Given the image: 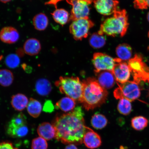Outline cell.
I'll return each instance as SVG.
<instances>
[{
	"mask_svg": "<svg viewBox=\"0 0 149 149\" xmlns=\"http://www.w3.org/2000/svg\"><path fill=\"white\" fill-rule=\"evenodd\" d=\"M84 115L81 107H78L69 113L56 117L53 123L56 139L64 144H81L87 128Z\"/></svg>",
	"mask_w": 149,
	"mask_h": 149,
	"instance_id": "1",
	"label": "cell"
},
{
	"mask_svg": "<svg viewBox=\"0 0 149 149\" xmlns=\"http://www.w3.org/2000/svg\"><path fill=\"white\" fill-rule=\"evenodd\" d=\"M83 88L81 103L87 110L95 109L105 103L108 96L107 89L99 84L97 80L88 78L82 82Z\"/></svg>",
	"mask_w": 149,
	"mask_h": 149,
	"instance_id": "2",
	"label": "cell"
},
{
	"mask_svg": "<svg viewBox=\"0 0 149 149\" xmlns=\"http://www.w3.org/2000/svg\"><path fill=\"white\" fill-rule=\"evenodd\" d=\"M128 20L125 10H117L113 17L107 18L102 23L98 33L113 37H123L126 34L129 25Z\"/></svg>",
	"mask_w": 149,
	"mask_h": 149,
	"instance_id": "3",
	"label": "cell"
},
{
	"mask_svg": "<svg viewBox=\"0 0 149 149\" xmlns=\"http://www.w3.org/2000/svg\"><path fill=\"white\" fill-rule=\"evenodd\" d=\"M56 86L63 94L75 101L81 102L82 100L83 86L82 82L78 77H61L56 82Z\"/></svg>",
	"mask_w": 149,
	"mask_h": 149,
	"instance_id": "4",
	"label": "cell"
},
{
	"mask_svg": "<svg viewBox=\"0 0 149 149\" xmlns=\"http://www.w3.org/2000/svg\"><path fill=\"white\" fill-rule=\"evenodd\" d=\"M138 82L129 81L119 84L118 87L114 91L113 95L117 99L125 98L130 102L138 99L141 96V89Z\"/></svg>",
	"mask_w": 149,
	"mask_h": 149,
	"instance_id": "5",
	"label": "cell"
},
{
	"mask_svg": "<svg viewBox=\"0 0 149 149\" xmlns=\"http://www.w3.org/2000/svg\"><path fill=\"white\" fill-rule=\"evenodd\" d=\"M6 130L9 136L15 138L23 137L26 135L29 129L25 115L22 113L15 115L8 123Z\"/></svg>",
	"mask_w": 149,
	"mask_h": 149,
	"instance_id": "6",
	"label": "cell"
},
{
	"mask_svg": "<svg viewBox=\"0 0 149 149\" xmlns=\"http://www.w3.org/2000/svg\"><path fill=\"white\" fill-rule=\"evenodd\" d=\"M94 25L89 17L74 20L70 26V32L74 40H81L88 36L89 30Z\"/></svg>",
	"mask_w": 149,
	"mask_h": 149,
	"instance_id": "7",
	"label": "cell"
},
{
	"mask_svg": "<svg viewBox=\"0 0 149 149\" xmlns=\"http://www.w3.org/2000/svg\"><path fill=\"white\" fill-rule=\"evenodd\" d=\"M122 61L118 58H113L106 54L100 53H95L92 60L96 74L103 71L112 72L115 64Z\"/></svg>",
	"mask_w": 149,
	"mask_h": 149,
	"instance_id": "8",
	"label": "cell"
},
{
	"mask_svg": "<svg viewBox=\"0 0 149 149\" xmlns=\"http://www.w3.org/2000/svg\"><path fill=\"white\" fill-rule=\"evenodd\" d=\"M71 5L69 20L74 21L79 19L88 17L90 12L89 5L93 3L94 0H66Z\"/></svg>",
	"mask_w": 149,
	"mask_h": 149,
	"instance_id": "9",
	"label": "cell"
},
{
	"mask_svg": "<svg viewBox=\"0 0 149 149\" xmlns=\"http://www.w3.org/2000/svg\"><path fill=\"white\" fill-rule=\"evenodd\" d=\"M128 64L134 74L135 80L138 82L139 79H144L147 74L146 65L143 62L142 58L140 56L136 55L133 58L128 61Z\"/></svg>",
	"mask_w": 149,
	"mask_h": 149,
	"instance_id": "10",
	"label": "cell"
},
{
	"mask_svg": "<svg viewBox=\"0 0 149 149\" xmlns=\"http://www.w3.org/2000/svg\"><path fill=\"white\" fill-rule=\"evenodd\" d=\"M93 3L97 11L104 15H110L116 12L119 4L116 0H94Z\"/></svg>",
	"mask_w": 149,
	"mask_h": 149,
	"instance_id": "11",
	"label": "cell"
},
{
	"mask_svg": "<svg viewBox=\"0 0 149 149\" xmlns=\"http://www.w3.org/2000/svg\"><path fill=\"white\" fill-rule=\"evenodd\" d=\"M112 72L117 82L120 84L128 81L132 72L128 64L123 61L116 63Z\"/></svg>",
	"mask_w": 149,
	"mask_h": 149,
	"instance_id": "12",
	"label": "cell"
},
{
	"mask_svg": "<svg viewBox=\"0 0 149 149\" xmlns=\"http://www.w3.org/2000/svg\"><path fill=\"white\" fill-rule=\"evenodd\" d=\"M83 143L87 148L91 149L97 148L102 144V140L99 135L87 127L83 138Z\"/></svg>",
	"mask_w": 149,
	"mask_h": 149,
	"instance_id": "13",
	"label": "cell"
},
{
	"mask_svg": "<svg viewBox=\"0 0 149 149\" xmlns=\"http://www.w3.org/2000/svg\"><path fill=\"white\" fill-rule=\"evenodd\" d=\"M19 37L17 30L12 27H3L0 31V40L5 43H15L17 41Z\"/></svg>",
	"mask_w": 149,
	"mask_h": 149,
	"instance_id": "14",
	"label": "cell"
},
{
	"mask_svg": "<svg viewBox=\"0 0 149 149\" xmlns=\"http://www.w3.org/2000/svg\"><path fill=\"white\" fill-rule=\"evenodd\" d=\"M97 74V81L103 88L106 89H109L114 86L116 79L112 72L109 71H103Z\"/></svg>",
	"mask_w": 149,
	"mask_h": 149,
	"instance_id": "15",
	"label": "cell"
},
{
	"mask_svg": "<svg viewBox=\"0 0 149 149\" xmlns=\"http://www.w3.org/2000/svg\"><path fill=\"white\" fill-rule=\"evenodd\" d=\"M37 133L40 137L46 141H49L55 137L56 131L53 124L44 122L39 125L37 129Z\"/></svg>",
	"mask_w": 149,
	"mask_h": 149,
	"instance_id": "16",
	"label": "cell"
},
{
	"mask_svg": "<svg viewBox=\"0 0 149 149\" xmlns=\"http://www.w3.org/2000/svg\"><path fill=\"white\" fill-rule=\"evenodd\" d=\"M41 46L37 39L31 38L28 39L24 45V50L27 54L30 56L36 55L40 53Z\"/></svg>",
	"mask_w": 149,
	"mask_h": 149,
	"instance_id": "17",
	"label": "cell"
},
{
	"mask_svg": "<svg viewBox=\"0 0 149 149\" xmlns=\"http://www.w3.org/2000/svg\"><path fill=\"white\" fill-rule=\"evenodd\" d=\"M29 101L25 95L18 94L12 97L11 104L15 110L21 111L27 107Z\"/></svg>",
	"mask_w": 149,
	"mask_h": 149,
	"instance_id": "18",
	"label": "cell"
},
{
	"mask_svg": "<svg viewBox=\"0 0 149 149\" xmlns=\"http://www.w3.org/2000/svg\"><path fill=\"white\" fill-rule=\"evenodd\" d=\"M35 88L38 94L42 96H46L51 92L52 86L51 83L48 80L42 79L36 81Z\"/></svg>",
	"mask_w": 149,
	"mask_h": 149,
	"instance_id": "19",
	"label": "cell"
},
{
	"mask_svg": "<svg viewBox=\"0 0 149 149\" xmlns=\"http://www.w3.org/2000/svg\"><path fill=\"white\" fill-rule=\"evenodd\" d=\"M116 54L118 58L122 61H129L132 56V49L129 45L123 44L119 45L116 48Z\"/></svg>",
	"mask_w": 149,
	"mask_h": 149,
	"instance_id": "20",
	"label": "cell"
},
{
	"mask_svg": "<svg viewBox=\"0 0 149 149\" xmlns=\"http://www.w3.org/2000/svg\"><path fill=\"white\" fill-rule=\"evenodd\" d=\"M33 23L35 29L37 30L43 31L47 28L49 21L47 17L45 14L40 13L34 17Z\"/></svg>",
	"mask_w": 149,
	"mask_h": 149,
	"instance_id": "21",
	"label": "cell"
},
{
	"mask_svg": "<svg viewBox=\"0 0 149 149\" xmlns=\"http://www.w3.org/2000/svg\"><path fill=\"white\" fill-rule=\"evenodd\" d=\"M51 14L54 21L61 25H65L69 20V14L64 9H56Z\"/></svg>",
	"mask_w": 149,
	"mask_h": 149,
	"instance_id": "22",
	"label": "cell"
},
{
	"mask_svg": "<svg viewBox=\"0 0 149 149\" xmlns=\"http://www.w3.org/2000/svg\"><path fill=\"white\" fill-rule=\"evenodd\" d=\"M75 105V100L69 97H65L57 102L56 107L65 112H67L73 110Z\"/></svg>",
	"mask_w": 149,
	"mask_h": 149,
	"instance_id": "23",
	"label": "cell"
},
{
	"mask_svg": "<svg viewBox=\"0 0 149 149\" xmlns=\"http://www.w3.org/2000/svg\"><path fill=\"white\" fill-rule=\"evenodd\" d=\"M28 113L31 116L37 118L40 116L42 110L41 104L38 100L31 98L27 107Z\"/></svg>",
	"mask_w": 149,
	"mask_h": 149,
	"instance_id": "24",
	"label": "cell"
},
{
	"mask_svg": "<svg viewBox=\"0 0 149 149\" xmlns=\"http://www.w3.org/2000/svg\"><path fill=\"white\" fill-rule=\"evenodd\" d=\"M108 120L104 115L96 113L92 117L91 123L95 129L101 130L107 125Z\"/></svg>",
	"mask_w": 149,
	"mask_h": 149,
	"instance_id": "25",
	"label": "cell"
},
{
	"mask_svg": "<svg viewBox=\"0 0 149 149\" xmlns=\"http://www.w3.org/2000/svg\"><path fill=\"white\" fill-rule=\"evenodd\" d=\"M106 42V37L98 33H94L91 35L89 39V43L92 47L98 49L103 47Z\"/></svg>",
	"mask_w": 149,
	"mask_h": 149,
	"instance_id": "26",
	"label": "cell"
},
{
	"mask_svg": "<svg viewBox=\"0 0 149 149\" xmlns=\"http://www.w3.org/2000/svg\"><path fill=\"white\" fill-rule=\"evenodd\" d=\"M14 81L12 72L8 70H0V85L2 86L8 87L10 86Z\"/></svg>",
	"mask_w": 149,
	"mask_h": 149,
	"instance_id": "27",
	"label": "cell"
},
{
	"mask_svg": "<svg viewBox=\"0 0 149 149\" xmlns=\"http://www.w3.org/2000/svg\"><path fill=\"white\" fill-rule=\"evenodd\" d=\"M148 121L143 116H137L133 117L131 121V126L133 129L137 131H141L147 127Z\"/></svg>",
	"mask_w": 149,
	"mask_h": 149,
	"instance_id": "28",
	"label": "cell"
},
{
	"mask_svg": "<svg viewBox=\"0 0 149 149\" xmlns=\"http://www.w3.org/2000/svg\"><path fill=\"white\" fill-rule=\"evenodd\" d=\"M117 109L121 114L124 115H129L132 111L131 102L126 99H121L117 106Z\"/></svg>",
	"mask_w": 149,
	"mask_h": 149,
	"instance_id": "29",
	"label": "cell"
},
{
	"mask_svg": "<svg viewBox=\"0 0 149 149\" xmlns=\"http://www.w3.org/2000/svg\"><path fill=\"white\" fill-rule=\"evenodd\" d=\"M5 63L9 68H15L19 65L20 59L17 55L15 54H11L6 57L5 59Z\"/></svg>",
	"mask_w": 149,
	"mask_h": 149,
	"instance_id": "30",
	"label": "cell"
},
{
	"mask_svg": "<svg viewBox=\"0 0 149 149\" xmlns=\"http://www.w3.org/2000/svg\"><path fill=\"white\" fill-rule=\"evenodd\" d=\"M48 144L46 140L41 137L33 139L31 144L32 149H47Z\"/></svg>",
	"mask_w": 149,
	"mask_h": 149,
	"instance_id": "31",
	"label": "cell"
},
{
	"mask_svg": "<svg viewBox=\"0 0 149 149\" xmlns=\"http://www.w3.org/2000/svg\"><path fill=\"white\" fill-rule=\"evenodd\" d=\"M134 3L136 8L143 9L149 7V0H134Z\"/></svg>",
	"mask_w": 149,
	"mask_h": 149,
	"instance_id": "32",
	"label": "cell"
},
{
	"mask_svg": "<svg viewBox=\"0 0 149 149\" xmlns=\"http://www.w3.org/2000/svg\"><path fill=\"white\" fill-rule=\"evenodd\" d=\"M0 149H18L15 148L12 143L8 141L0 143Z\"/></svg>",
	"mask_w": 149,
	"mask_h": 149,
	"instance_id": "33",
	"label": "cell"
},
{
	"mask_svg": "<svg viewBox=\"0 0 149 149\" xmlns=\"http://www.w3.org/2000/svg\"><path fill=\"white\" fill-rule=\"evenodd\" d=\"M54 107L50 100H47L44 104L43 110L46 112H52L54 110Z\"/></svg>",
	"mask_w": 149,
	"mask_h": 149,
	"instance_id": "34",
	"label": "cell"
},
{
	"mask_svg": "<svg viewBox=\"0 0 149 149\" xmlns=\"http://www.w3.org/2000/svg\"><path fill=\"white\" fill-rule=\"evenodd\" d=\"M62 0H49L45 3V5H50L54 6L55 8L57 9V3Z\"/></svg>",
	"mask_w": 149,
	"mask_h": 149,
	"instance_id": "35",
	"label": "cell"
},
{
	"mask_svg": "<svg viewBox=\"0 0 149 149\" xmlns=\"http://www.w3.org/2000/svg\"><path fill=\"white\" fill-rule=\"evenodd\" d=\"M65 149H78L75 145L73 144H68Z\"/></svg>",
	"mask_w": 149,
	"mask_h": 149,
	"instance_id": "36",
	"label": "cell"
},
{
	"mask_svg": "<svg viewBox=\"0 0 149 149\" xmlns=\"http://www.w3.org/2000/svg\"><path fill=\"white\" fill-rule=\"evenodd\" d=\"M11 1H12V0H0V1H1L2 3H6Z\"/></svg>",
	"mask_w": 149,
	"mask_h": 149,
	"instance_id": "37",
	"label": "cell"
},
{
	"mask_svg": "<svg viewBox=\"0 0 149 149\" xmlns=\"http://www.w3.org/2000/svg\"><path fill=\"white\" fill-rule=\"evenodd\" d=\"M147 18H148V21L149 22V12L148 13V16H147Z\"/></svg>",
	"mask_w": 149,
	"mask_h": 149,
	"instance_id": "38",
	"label": "cell"
},
{
	"mask_svg": "<svg viewBox=\"0 0 149 149\" xmlns=\"http://www.w3.org/2000/svg\"><path fill=\"white\" fill-rule=\"evenodd\" d=\"M3 58V56H0V61L1 60V59H2Z\"/></svg>",
	"mask_w": 149,
	"mask_h": 149,
	"instance_id": "39",
	"label": "cell"
},
{
	"mask_svg": "<svg viewBox=\"0 0 149 149\" xmlns=\"http://www.w3.org/2000/svg\"><path fill=\"white\" fill-rule=\"evenodd\" d=\"M148 36H149V33H148Z\"/></svg>",
	"mask_w": 149,
	"mask_h": 149,
	"instance_id": "40",
	"label": "cell"
},
{
	"mask_svg": "<svg viewBox=\"0 0 149 149\" xmlns=\"http://www.w3.org/2000/svg\"></svg>",
	"mask_w": 149,
	"mask_h": 149,
	"instance_id": "41",
	"label": "cell"
},
{
	"mask_svg": "<svg viewBox=\"0 0 149 149\" xmlns=\"http://www.w3.org/2000/svg\"></svg>",
	"mask_w": 149,
	"mask_h": 149,
	"instance_id": "42",
	"label": "cell"
}]
</instances>
